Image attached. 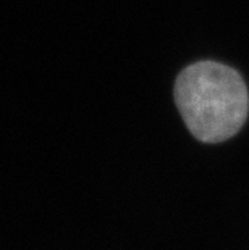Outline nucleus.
Listing matches in <instances>:
<instances>
[{
	"mask_svg": "<svg viewBox=\"0 0 249 250\" xmlns=\"http://www.w3.org/2000/svg\"><path fill=\"white\" fill-rule=\"evenodd\" d=\"M175 102L191 134L207 144L235 136L249 110L245 81L233 68L215 62L184 68L175 83Z\"/></svg>",
	"mask_w": 249,
	"mask_h": 250,
	"instance_id": "f257e3e1",
	"label": "nucleus"
}]
</instances>
